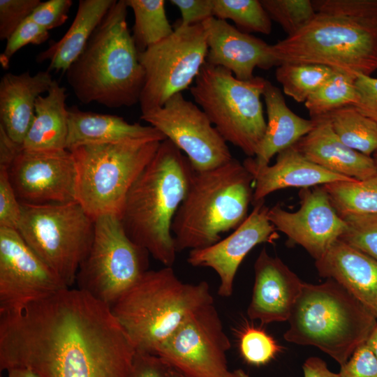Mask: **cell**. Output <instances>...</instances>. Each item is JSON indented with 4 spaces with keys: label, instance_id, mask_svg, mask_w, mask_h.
Listing matches in <instances>:
<instances>
[{
    "label": "cell",
    "instance_id": "obj_2",
    "mask_svg": "<svg viewBox=\"0 0 377 377\" xmlns=\"http://www.w3.org/2000/svg\"><path fill=\"white\" fill-rule=\"evenodd\" d=\"M193 172L188 158L170 140L161 141L128 192L119 215L128 237L165 267L176 259L171 227Z\"/></svg>",
    "mask_w": 377,
    "mask_h": 377
},
{
    "label": "cell",
    "instance_id": "obj_47",
    "mask_svg": "<svg viewBox=\"0 0 377 377\" xmlns=\"http://www.w3.org/2000/svg\"><path fill=\"white\" fill-rule=\"evenodd\" d=\"M22 149V145L10 138L0 126V168L8 170Z\"/></svg>",
    "mask_w": 377,
    "mask_h": 377
},
{
    "label": "cell",
    "instance_id": "obj_21",
    "mask_svg": "<svg viewBox=\"0 0 377 377\" xmlns=\"http://www.w3.org/2000/svg\"><path fill=\"white\" fill-rule=\"evenodd\" d=\"M315 265L320 276L341 285L377 319V260L338 239Z\"/></svg>",
    "mask_w": 377,
    "mask_h": 377
},
{
    "label": "cell",
    "instance_id": "obj_20",
    "mask_svg": "<svg viewBox=\"0 0 377 377\" xmlns=\"http://www.w3.org/2000/svg\"><path fill=\"white\" fill-rule=\"evenodd\" d=\"M254 284L247 315L262 324L288 320L303 282L265 248L254 264Z\"/></svg>",
    "mask_w": 377,
    "mask_h": 377
},
{
    "label": "cell",
    "instance_id": "obj_27",
    "mask_svg": "<svg viewBox=\"0 0 377 377\" xmlns=\"http://www.w3.org/2000/svg\"><path fill=\"white\" fill-rule=\"evenodd\" d=\"M116 0H80L75 17L63 37L36 57L49 61V71L65 72L85 48L91 35Z\"/></svg>",
    "mask_w": 377,
    "mask_h": 377
},
{
    "label": "cell",
    "instance_id": "obj_1",
    "mask_svg": "<svg viewBox=\"0 0 377 377\" xmlns=\"http://www.w3.org/2000/svg\"><path fill=\"white\" fill-rule=\"evenodd\" d=\"M136 349L111 308L68 288L1 316L0 368L38 377H131Z\"/></svg>",
    "mask_w": 377,
    "mask_h": 377
},
{
    "label": "cell",
    "instance_id": "obj_24",
    "mask_svg": "<svg viewBox=\"0 0 377 377\" xmlns=\"http://www.w3.org/2000/svg\"><path fill=\"white\" fill-rule=\"evenodd\" d=\"M263 97L267 115L266 130L256 156L243 162L247 169L268 165L275 154L293 146L315 126L314 119L295 114L288 107L281 90L267 80Z\"/></svg>",
    "mask_w": 377,
    "mask_h": 377
},
{
    "label": "cell",
    "instance_id": "obj_42",
    "mask_svg": "<svg viewBox=\"0 0 377 377\" xmlns=\"http://www.w3.org/2000/svg\"><path fill=\"white\" fill-rule=\"evenodd\" d=\"M72 4L71 0H49L40 2L29 18L50 31L66 22Z\"/></svg>",
    "mask_w": 377,
    "mask_h": 377
},
{
    "label": "cell",
    "instance_id": "obj_13",
    "mask_svg": "<svg viewBox=\"0 0 377 377\" xmlns=\"http://www.w3.org/2000/svg\"><path fill=\"white\" fill-rule=\"evenodd\" d=\"M231 347L214 305L191 313L155 351L171 367L188 377H224L230 371Z\"/></svg>",
    "mask_w": 377,
    "mask_h": 377
},
{
    "label": "cell",
    "instance_id": "obj_33",
    "mask_svg": "<svg viewBox=\"0 0 377 377\" xmlns=\"http://www.w3.org/2000/svg\"><path fill=\"white\" fill-rule=\"evenodd\" d=\"M335 70L322 65L283 63L277 66L275 76L283 93L298 103H304Z\"/></svg>",
    "mask_w": 377,
    "mask_h": 377
},
{
    "label": "cell",
    "instance_id": "obj_18",
    "mask_svg": "<svg viewBox=\"0 0 377 377\" xmlns=\"http://www.w3.org/2000/svg\"><path fill=\"white\" fill-rule=\"evenodd\" d=\"M254 207L245 220L227 237L202 249L189 251L187 262L193 267L212 269L219 278L218 295H232L237 269L244 258L256 245L273 244L279 237L267 218L269 208L264 200Z\"/></svg>",
    "mask_w": 377,
    "mask_h": 377
},
{
    "label": "cell",
    "instance_id": "obj_48",
    "mask_svg": "<svg viewBox=\"0 0 377 377\" xmlns=\"http://www.w3.org/2000/svg\"><path fill=\"white\" fill-rule=\"evenodd\" d=\"M304 377H341L330 370L326 362L318 357L307 358L302 365Z\"/></svg>",
    "mask_w": 377,
    "mask_h": 377
},
{
    "label": "cell",
    "instance_id": "obj_30",
    "mask_svg": "<svg viewBox=\"0 0 377 377\" xmlns=\"http://www.w3.org/2000/svg\"><path fill=\"white\" fill-rule=\"evenodd\" d=\"M134 14L132 37L138 52L171 36L170 24L163 0H125Z\"/></svg>",
    "mask_w": 377,
    "mask_h": 377
},
{
    "label": "cell",
    "instance_id": "obj_11",
    "mask_svg": "<svg viewBox=\"0 0 377 377\" xmlns=\"http://www.w3.org/2000/svg\"><path fill=\"white\" fill-rule=\"evenodd\" d=\"M149 256L128 237L118 216H101L76 276L77 288L111 308L149 270Z\"/></svg>",
    "mask_w": 377,
    "mask_h": 377
},
{
    "label": "cell",
    "instance_id": "obj_53",
    "mask_svg": "<svg viewBox=\"0 0 377 377\" xmlns=\"http://www.w3.org/2000/svg\"><path fill=\"white\" fill-rule=\"evenodd\" d=\"M372 157H373V158L374 159V161H375V162H376V165H377V151L375 152V153L373 154V156H372Z\"/></svg>",
    "mask_w": 377,
    "mask_h": 377
},
{
    "label": "cell",
    "instance_id": "obj_51",
    "mask_svg": "<svg viewBox=\"0 0 377 377\" xmlns=\"http://www.w3.org/2000/svg\"><path fill=\"white\" fill-rule=\"evenodd\" d=\"M224 377H251L246 372L241 369L229 371Z\"/></svg>",
    "mask_w": 377,
    "mask_h": 377
},
{
    "label": "cell",
    "instance_id": "obj_43",
    "mask_svg": "<svg viewBox=\"0 0 377 377\" xmlns=\"http://www.w3.org/2000/svg\"><path fill=\"white\" fill-rule=\"evenodd\" d=\"M340 367L341 377H377V357L366 343Z\"/></svg>",
    "mask_w": 377,
    "mask_h": 377
},
{
    "label": "cell",
    "instance_id": "obj_45",
    "mask_svg": "<svg viewBox=\"0 0 377 377\" xmlns=\"http://www.w3.org/2000/svg\"><path fill=\"white\" fill-rule=\"evenodd\" d=\"M359 101L355 107L377 123V77L360 75L355 80Z\"/></svg>",
    "mask_w": 377,
    "mask_h": 377
},
{
    "label": "cell",
    "instance_id": "obj_41",
    "mask_svg": "<svg viewBox=\"0 0 377 377\" xmlns=\"http://www.w3.org/2000/svg\"><path fill=\"white\" fill-rule=\"evenodd\" d=\"M22 204L9 179L8 170L0 168V228L17 230Z\"/></svg>",
    "mask_w": 377,
    "mask_h": 377
},
{
    "label": "cell",
    "instance_id": "obj_6",
    "mask_svg": "<svg viewBox=\"0 0 377 377\" xmlns=\"http://www.w3.org/2000/svg\"><path fill=\"white\" fill-rule=\"evenodd\" d=\"M288 321L286 341L315 346L340 366L367 342L377 323L355 297L330 279L320 284L303 283Z\"/></svg>",
    "mask_w": 377,
    "mask_h": 377
},
{
    "label": "cell",
    "instance_id": "obj_37",
    "mask_svg": "<svg viewBox=\"0 0 377 377\" xmlns=\"http://www.w3.org/2000/svg\"><path fill=\"white\" fill-rule=\"evenodd\" d=\"M239 348L244 360L249 364L263 365L281 350L274 339L261 328L248 326L239 335Z\"/></svg>",
    "mask_w": 377,
    "mask_h": 377
},
{
    "label": "cell",
    "instance_id": "obj_4",
    "mask_svg": "<svg viewBox=\"0 0 377 377\" xmlns=\"http://www.w3.org/2000/svg\"><path fill=\"white\" fill-rule=\"evenodd\" d=\"M253 177L235 158L217 168L193 170L186 194L172 223L177 252L219 242L247 217Z\"/></svg>",
    "mask_w": 377,
    "mask_h": 377
},
{
    "label": "cell",
    "instance_id": "obj_23",
    "mask_svg": "<svg viewBox=\"0 0 377 377\" xmlns=\"http://www.w3.org/2000/svg\"><path fill=\"white\" fill-rule=\"evenodd\" d=\"M48 70L31 75L29 71L7 73L0 80V126L14 142L22 145L33 121L38 96L47 92L52 82Z\"/></svg>",
    "mask_w": 377,
    "mask_h": 377
},
{
    "label": "cell",
    "instance_id": "obj_34",
    "mask_svg": "<svg viewBox=\"0 0 377 377\" xmlns=\"http://www.w3.org/2000/svg\"><path fill=\"white\" fill-rule=\"evenodd\" d=\"M214 17L232 20L239 31L269 34L272 20L259 0H213Z\"/></svg>",
    "mask_w": 377,
    "mask_h": 377
},
{
    "label": "cell",
    "instance_id": "obj_44",
    "mask_svg": "<svg viewBox=\"0 0 377 377\" xmlns=\"http://www.w3.org/2000/svg\"><path fill=\"white\" fill-rule=\"evenodd\" d=\"M180 11L181 19L177 24L186 27L202 24L214 17L213 0H170Z\"/></svg>",
    "mask_w": 377,
    "mask_h": 377
},
{
    "label": "cell",
    "instance_id": "obj_32",
    "mask_svg": "<svg viewBox=\"0 0 377 377\" xmlns=\"http://www.w3.org/2000/svg\"><path fill=\"white\" fill-rule=\"evenodd\" d=\"M355 80V77L348 74L335 71L333 75L304 102L311 118L327 115L346 106H355L359 101Z\"/></svg>",
    "mask_w": 377,
    "mask_h": 377
},
{
    "label": "cell",
    "instance_id": "obj_28",
    "mask_svg": "<svg viewBox=\"0 0 377 377\" xmlns=\"http://www.w3.org/2000/svg\"><path fill=\"white\" fill-rule=\"evenodd\" d=\"M66 87L53 80L47 94L36 101L33 121L22 147L33 151L66 149L68 108Z\"/></svg>",
    "mask_w": 377,
    "mask_h": 377
},
{
    "label": "cell",
    "instance_id": "obj_22",
    "mask_svg": "<svg viewBox=\"0 0 377 377\" xmlns=\"http://www.w3.org/2000/svg\"><path fill=\"white\" fill-rule=\"evenodd\" d=\"M313 119V128L293 145L302 156L332 172L359 180L377 173L373 157L346 146L334 132L327 116Z\"/></svg>",
    "mask_w": 377,
    "mask_h": 377
},
{
    "label": "cell",
    "instance_id": "obj_49",
    "mask_svg": "<svg viewBox=\"0 0 377 377\" xmlns=\"http://www.w3.org/2000/svg\"><path fill=\"white\" fill-rule=\"evenodd\" d=\"M8 377H38L32 371L24 368H14L7 370Z\"/></svg>",
    "mask_w": 377,
    "mask_h": 377
},
{
    "label": "cell",
    "instance_id": "obj_15",
    "mask_svg": "<svg viewBox=\"0 0 377 377\" xmlns=\"http://www.w3.org/2000/svg\"><path fill=\"white\" fill-rule=\"evenodd\" d=\"M68 288L17 230L0 228L1 316L20 312Z\"/></svg>",
    "mask_w": 377,
    "mask_h": 377
},
{
    "label": "cell",
    "instance_id": "obj_7",
    "mask_svg": "<svg viewBox=\"0 0 377 377\" xmlns=\"http://www.w3.org/2000/svg\"><path fill=\"white\" fill-rule=\"evenodd\" d=\"M272 47L278 66L318 64L355 78L377 70V27L346 16L316 13L304 28Z\"/></svg>",
    "mask_w": 377,
    "mask_h": 377
},
{
    "label": "cell",
    "instance_id": "obj_9",
    "mask_svg": "<svg viewBox=\"0 0 377 377\" xmlns=\"http://www.w3.org/2000/svg\"><path fill=\"white\" fill-rule=\"evenodd\" d=\"M266 80H240L228 70L205 62L190 88L195 103L226 142L253 158L265 133L263 97Z\"/></svg>",
    "mask_w": 377,
    "mask_h": 377
},
{
    "label": "cell",
    "instance_id": "obj_26",
    "mask_svg": "<svg viewBox=\"0 0 377 377\" xmlns=\"http://www.w3.org/2000/svg\"><path fill=\"white\" fill-rule=\"evenodd\" d=\"M165 139L161 132L150 125L131 124L117 115L84 112L75 105L68 108V150L126 140Z\"/></svg>",
    "mask_w": 377,
    "mask_h": 377
},
{
    "label": "cell",
    "instance_id": "obj_3",
    "mask_svg": "<svg viewBox=\"0 0 377 377\" xmlns=\"http://www.w3.org/2000/svg\"><path fill=\"white\" fill-rule=\"evenodd\" d=\"M125 0L115 1L85 48L66 71L77 98L110 108L139 103L145 71L127 24Z\"/></svg>",
    "mask_w": 377,
    "mask_h": 377
},
{
    "label": "cell",
    "instance_id": "obj_16",
    "mask_svg": "<svg viewBox=\"0 0 377 377\" xmlns=\"http://www.w3.org/2000/svg\"><path fill=\"white\" fill-rule=\"evenodd\" d=\"M8 173L21 203L40 205L77 201V167L68 149H23Z\"/></svg>",
    "mask_w": 377,
    "mask_h": 377
},
{
    "label": "cell",
    "instance_id": "obj_5",
    "mask_svg": "<svg viewBox=\"0 0 377 377\" xmlns=\"http://www.w3.org/2000/svg\"><path fill=\"white\" fill-rule=\"evenodd\" d=\"M214 304L207 281H182L172 267L147 271L111 307L135 349L156 350L193 312Z\"/></svg>",
    "mask_w": 377,
    "mask_h": 377
},
{
    "label": "cell",
    "instance_id": "obj_25",
    "mask_svg": "<svg viewBox=\"0 0 377 377\" xmlns=\"http://www.w3.org/2000/svg\"><path fill=\"white\" fill-rule=\"evenodd\" d=\"M247 170L253 177V204L264 200L271 193L283 188H309L355 179L332 172L313 163L293 146L279 153L272 165Z\"/></svg>",
    "mask_w": 377,
    "mask_h": 377
},
{
    "label": "cell",
    "instance_id": "obj_46",
    "mask_svg": "<svg viewBox=\"0 0 377 377\" xmlns=\"http://www.w3.org/2000/svg\"><path fill=\"white\" fill-rule=\"evenodd\" d=\"M170 367L159 356L136 350L131 377H168Z\"/></svg>",
    "mask_w": 377,
    "mask_h": 377
},
{
    "label": "cell",
    "instance_id": "obj_50",
    "mask_svg": "<svg viewBox=\"0 0 377 377\" xmlns=\"http://www.w3.org/2000/svg\"><path fill=\"white\" fill-rule=\"evenodd\" d=\"M366 343L377 357V323L370 334Z\"/></svg>",
    "mask_w": 377,
    "mask_h": 377
},
{
    "label": "cell",
    "instance_id": "obj_38",
    "mask_svg": "<svg viewBox=\"0 0 377 377\" xmlns=\"http://www.w3.org/2000/svg\"><path fill=\"white\" fill-rule=\"evenodd\" d=\"M316 13L346 16L377 27V0H313Z\"/></svg>",
    "mask_w": 377,
    "mask_h": 377
},
{
    "label": "cell",
    "instance_id": "obj_39",
    "mask_svg": "<svg viewBox=\"0 0 377 377\" xmlns=\"http://www.w3.org/2000/svg\"><path fill=\"white\" fill-rule=\"evenodd\" d=\"M49 37V31L28 17L6 40L5 49L0 54L2 67L7 68L13 56L23 47L42 44Z\"/></svg>",
    "mask_w": 377,
    "mask_h": 377
},
{
    "label": "cell",
    "instance_id": "obj_52",
    "mask_svg": "<svg viewBox=\"0 0 377 377\" xmlns=\"http://www.w3.org/2000/svg\"><path fill=\"white\" fill-rule=\"evenodd\" d=\"M168 377H188L178 370L170 367L168 373Z\"/></svg>",
    "mask_w": 377,
    "mask_h": 377
},
{
    "label": "cell",
    "instance_id": "obj_8",
    "mask_svg": "<svg viewBox=\"0 0 377 377\" xmlns=\"http://www.w3.org/2000/svg\"><path fill=\"white\" fill-rule=\"evenodd\" d=\"M161 142L134 140L69 150L77 167V201L94 220L107 214L119 217L128 192Z\"/></svg>",
    "mask_w": 377,
    "mask_h": 377
},
{
    "label": "cell",
    "instance_id": "obj_12",
    "mask_svg": "<svg viewBox=\"0 0 377 377\" xmlns=\"http://www.w3.org/2000/svg\"><path fill=\"white\" fill-rule=\"evenodd\" d=\"M167 38L138 52L145 71L140 98L141 113L162 107L174 95L195 81L206 62L207 45L202 24H177Z\"/></svg>",
    "mask_w": 377,
    "mask_h": 377
},
{
    "label": "cell",
    "instance_id": "obj_17",
    "mask_svg": "<svg viewBox=\"0 0 377 377\" xmlns=\"http://www.w3.org/2000/svg\"><path fill=\"white\" fill-rule=\"evenodd\" d=\"M300 207L295 212L276 204L267 218L276 230L302 246L315 260L320 258L346 230V223L332 206L323 186L301 188Z\"/></svg>",
    "mask_w": 377,
    "mask_h": 377
},
{
    "label": "cell",
    "instance_id": "obj_35",
    "mask_svg": "<svg viewBox=\"0 0 377 377\" xmlns=\"http://www.w3.org/2000/svg\"><path fill=\"white\" fill-rule=\"evenodd\" d=\"M270 19L278 23L287 36L304 28L314 17L311 0H260Z\"/></svg>",
    "mask_w": 377,
    "mask_h": 377
},
{
    "label": "cell",
    "instance_id": "obj_29",
    "mask_svg": "<svg viewBox=\"0 0 377 377\" xmlns=\"http://www.w3.org/2000/svg\"><path fill=\"white\" fill-rule=\"evenodd\" d=\"M325 116L346 146L368 156L377 151V123L355 107L346 106Z\"/></svg>",
    "mask_w": 377,
    "mask_h": 377
},
{
    "label": "cell",
    "instance_id": "obj_19",
    "mask_svg": "<svg viewBox=\"0 0 377 377\" xmlns=\"http://www.w3.org/2000/svg\"><path fill=\"white\" fill-rule=\"evenodd\" d=\"M206 34V62L230 71L240 80L253 78L256 68L278 66L271 45L214 17L202 23Z\"/></svg>",
    "mask_w": 377,
    "mask_h": 377
},
{
    "label": "cell",
    "instance_id": "obj_36",
    "mask_svg": "<svg viewBox=\"0 0 377 377\" xmlns=\"http://www.w3.org/2000/svg\"><path fill=\"white\" fill-rule=\"evenodd\" d=\"M339 216L346 223L339 239L377 260V214Z\"/></svg>",
    "mask_w": 377,
    "mask_h": 377
},
{
    "label": "cell",
    "instance_id": "obj_10",
    "mask_svg": "<svg viewBox=\"0 0 377 377\" xmlns=\"http://www.w3.org/2000/svg\"><path fill=\"white\" fill-rule=\"evenodd\" d=\"M22 204L17 231L31 249L70 288L88 255L94 220L77 202Z\"/></svg>",
    "mask_w": 377,
    "mask_h": 377
},
{
    "label": "cell",
    "instance_id": "obj_31",
    "mask_svg": "<svg viewBox=\"0 0 377 377\" xmlns=\"http://www.w3.org/2000/svg\"><path fill=\"white\" fill-rule=\"evenodd\" d=\"M322 186L339 215L377 214V173L363 180L338 181Z\"/></svg>",
    "mask_w": 377,
    "mask_h": 377
},
{
    "label": "cell",
    "instance_id": "obj_14",
    "mask_svg": "<svg viewBox=\"0 0 377 377\" xmlns=\"http://www.w3.org/2000/svg\"><path fill=\"white\" fill-rule=\"evenodd\" d=\"M140 118L184 154L195 171L213 169L233 158L227 142L207 114L182 93L172 96L162 107L142 114Z\"/></svg>",
    "mask_w": 377,
    "mask_h": 377
},
{
    "label": "cell",
    "instance_id": "obj_40",
    "mask_svg": "<svg viewBox=\"0 0 377 377\" xmlns=\"http://www.w3.org/2000/svg\"><path fill=\"white\" fill-rule=\"evenodd\" d=\"M40 0H0V40H8L32 13Z\"/></svg>",
    "mask_w": 377,
    "mask_h": 377
}]
</instances>
